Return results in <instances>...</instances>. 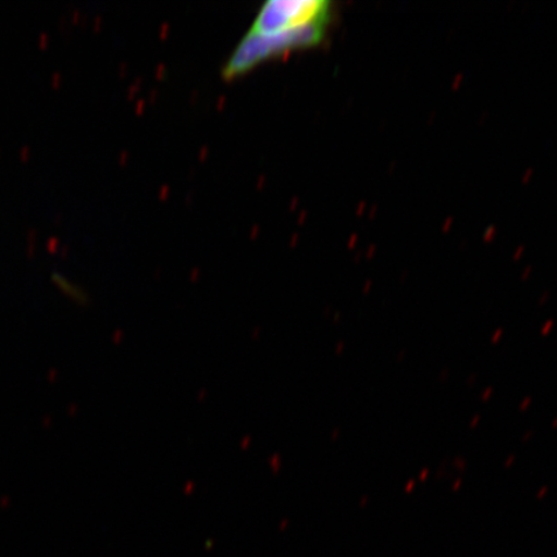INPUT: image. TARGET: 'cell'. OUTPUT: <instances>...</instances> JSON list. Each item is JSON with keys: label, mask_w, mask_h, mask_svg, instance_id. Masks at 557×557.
<instances>
[{"label": "cell", "mask_w": 557, "mask_h": 557, "mask_svg": "<svg viewBox=\"0 0 557 557\" xmlns=\"http://www.w3.org/2000/svg\"><path fill=\"white\" fill-rule=\"evenodd\" d=\"M332 12L329 0H269L261 7L248 33L270 34L330 25Z\"/></svg>", "instance_id": "obj_2"}, {"label": "cell", "mask_w": 557, "mask_h": 557, "mask_svg": "<svg viewBox=\"0 0 557 557\" xmlns=\"http://www.w3.org/2000/svg\"><path fill=\"white\" fill-rule=\"evenodd\" d=\"M326 29L329 25L319 24L270 34L247 33L222 69V76L232 81L276 55L317 47L324 40Z\"/></svg>", "instance_id": "obj_1"}]
</instances>
